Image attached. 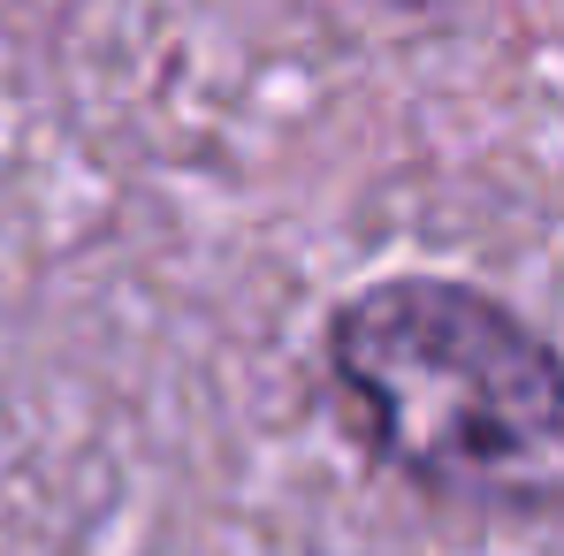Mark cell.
Segmentation results:
<instances>
[{"instance_id":"1","label":"cell","mask_w":564,"mask_h":556,"mask_svg":"<svg viewBox=\"0 0 564 556\" xmlns=\"http://www.w3.org/2000/svg\"><path fill=\"white\" fill-rule=\"evenodd\" d=\"M328 381L389 472L534 511L564 495V359L503 297L381 275L328 313Z\"/></svg>"}]
</instances>
